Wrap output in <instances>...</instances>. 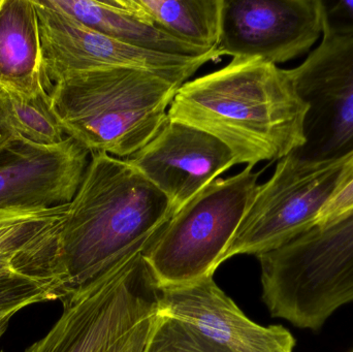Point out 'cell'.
I'll use <instances>...</instances> for the list:
<instances>
[{"instance_id": "1", "label": "cell", "mask_w": 353, "mask_h": 352, "mask_svg": "<svg viewBox=\"0 0 353 352\" xmlns=\"http://www.w3.org/2000/svg\"><path fill=\"white\" fill-rule=\"evenodd\" d=\"M306 114L288 70L259 58L236 57L181 85L168 120L215 136L236 165L254 167L302 148Z\"/></svg>"}, {"instance_id": "2", "label": "cell", "mask_w": 353, "mask_h": 352, "mask_svg": "<svg viewBox=\"0 0 353 352\" xmlns=\"http://www.w3.org/2000/svg\"><path fill=\"white\" fill-rule=\"evenodd\" d=\"M174 215L167 196L126 159L92 153L58 237L61 300L148 249Z\"/></svg>"}, {"instance_id": "3", "label": "cell", "mask_w": 353, "mask_h": 352, "mask_svg": "<svg viewBox=\"0 0 353 352\" xmlns=\"http://www.w3.org/2000/svg\"><path fill=\"white\" fill-rule=\"evenodd\" d=\"M181 85L138 68H97L70 72L50 94L66 136L90 154L132 157L168 120Z\"/></svg>"}, {"instance_id": "4", "label": "cell", "mask_w": 353, "mask_h": 352, "mask_svg": "<svg viewBox=\"0 0 353 352\" xmlns=\"http://www.w3.org/2000/svg\"><path fill=\"white\" fill-rule=\"evenodd\" d=\"M256 256L263 301L274 318L319 331L353 303V212Z\"/></svg>"}, {"instance_id": "5", "label": "cell", "mask_w": 353, "mask_h": 352, "mask_svg": "<svg viewBox=\"0 0 353 352\" xmlns=\"http://www.w3.org/2000/svg\"><path fill=\"white\" fill-rule=\"evenodd\" d=\"M263 171L218 178L170 219L143 253L159 289L213 276Z\"/></svg>"}, {"instance_id": "6", "label": "cell", "mask_w": 353, "mask_h": 352, "mask_svg": "<svg viewBox=\"0 0 353 352\" xmlns=\"http://www.w3.org/2000/svg\"><path fill=\"white\" fill-rule=\"evenodd\" d=\"M143 253L128 256L94 282L62 299L59 320L25 352H107L157 313L159 289Z\"/></svg>"}, {"instance_id": "7", "label": "cell", "mask_w": 353, "mask_h": 352, "mask_svg": "<svg viewBox=\"0 0 353 352\" xmlns=\"http://www.w3.org/2000/svg\"><path fill=\"white\" fill-rule=\"evenodd\" d=\"M346 159L310 165L290 154L278 161L271 178L257 185L221 264L276 249L315 227Z\"/></svg>"}, {"instance_id": "8", "label": "cell", "mask_w": 353, "mask_h": 352, "mask_svg": "<svg viewBox=\"0 0 353 352\" xmlns=\"http://www.w3.org/2000/svg\"><path fill=\"white\" fill-rule=\"evenodd\" d=\"M305 105V144L292 153L310 165L353 153V37L323 39L304 62L288 70Z\"/></svg>"}, {"instance_id": "9", "label": "cell", "mask_w": 353, "mask_h": 352, "mask_svg": "<svg viewBox=\"0 0 353 352\" xmlns=\"http://www.w3.org/2000/svg\"><path fill=\"white\" fill-rule=\"evenodd\" d=\"M33 2L39 17L43 76L49 92L66 74L97 68H138L183 85L205 64L221 59L217 49L201 57H185L132 47L45 6L41 0Z\"/></svg>"}, {"instance_id": "10", "label": "cell", "mask_w": 353, "mask_h": 352, "mask_svg": "<svg viewBox=\"0 0 353 352\" xmlns=\"http://www.w3.org/2000/svg\"><path fill=\"white\" fill-rule=\"evenodd\" d=\"M321 35L319 0H223L217 51L277 65L308 53Z\"/></svg>"}, {"instance_id": "11", "label": "cell", "mask_w": 353, "mask_h": 352, "mask_svg": "<svg viewBox=\"0 0 353 352\" xmlns=\"http://www.w3.org/2000/svg\"><path fill=\"white\" fill-rule=\"evenodd\" d=\"M89 154L70 136L55 145L20 136L0 152V210L70 204L86 173Z\"/></svg>"}, {"instance_id": "12", "label": "cell", "mask_w": 353, "mask_h": 352, "mask_svg": "<svg viewBox=\"0 0 353 352\" xmlns=\"http://www.w3.org/2000/svg\"><path fill=\"white\" fill-rule=\"evenodd\" d=\"M126 161L167 196L175 214L236 165L232 151L221 141L170 120L146 146Z\"/></svg>"}, {"instance_id": "13", "label": "cell", "mask_w": 353, "mask_h": 352, "mask_svg": "<svg viewBox=\"0 0 353 352\" xmlns=\"http://www.w3.org/2000/svg\"><path fill=\"white\" fill-rule=\"evenodd\" d=\"M157 312L190 324L230 352H294L296 347L288 329L261 326L247 318L213 276L159 289Z\"/></svg>"}, {"instance_id": "14", "label": "cell", "mask_w": 353, "mask_h": 352, "mask_svg": "<svg viewBox=\"0 0 353 352\" xmlns=\"http://www.w3.org/2000/svg\"><path fill=\"white\" fill-rule=\"evenodd\" d=\"M0 88L23 97L47 90L33 0H0Z\"/></svg>"}, {"instance_id": "15", "label": "cell", "mask_w": 353, "mask_h": 352, "mask_svg": "<svg viewBox=\"0 0 353 352\" xmlns=\"http://www.w3.org/2000/svg\"><path fill=\"white\" fill-rule=\"evenodd\" d=\"M45 6L70 14L91 29L120 43L157 53L201 57L216 49H203L185 43L140 20L118 0H41Z\"/></svg>"}, {"instance_id": "16", "label": "cell", "mask_w": 353, "mask_h": 352, "mask_svg": "<svg viewBox=\"0 0 353 352\" xmlns=\"http://www.w3.org/2000/svg\"><path fill=\"white\" fill-rule=\"evenodd\" d=\"M68 207L0 210V260L18 262L37 276H53L58 236Z\"/></svg>"}, {"instance_id": "17", "label": "cell", "mask_w": 353, "mask_h": 352, "mask_svg": "<svg viewBox=\"0 0 353 352\" xmlns=\"http://www.w3.org/2000/svg\"><path fill=\"white\" fill-rule=\"evenodd\" d=\"M124 8L171 37L217 49L223 0H118Z\"/></svg>"}, {"instance_id": "18", "label": "cell", "mask_w": 353, "mask_h": 352, "mask_svg": "<svg viewBox=\"0 0 353 352\" xmlns=\"http://www.w3.org/2000/svg\"><path fill=\"white\" fill-rule=\"evenodd\" d=\"M6 92L14 128L21 136L41 145L58 144L65 138L49 91L45 89L32 97Z\"/></svg>"}, {"instance_id": "19", "label": "cell", "mask_w": 353, "mask_h": 352, "mask_svg": "<svg viewBox=\"0 0 353 352\" xmlns=\"http://www.w3.org/2000/svg\"><path fill=\"white\" fill-rule=\"evenodd\" d=\"M60 285L55 279L23 272L0 275V313L20 312L28 306L61 300Z\"/></svg>"}, {"instance_id": "20", "label": "cell", "mask_w": 353, "mask_h": 352, "mask_svg": "<svg viewBox=\"0 0 353 352\" xmlns=\"http://www.w3.org/2000/svg\"><path fill=\"white\" fill-rule=\"evenodd\" d=\"M143 352H230L182 320L157 312Z\"/></svg>"}, {"instance_id": "21", "label": "cell", "mask_w": 353, "mask_h": 352, "mask_svg": "<svg viewBox=\"0 0 353 352\" xmlns=\"http://www.w3.org/2000/svg\"><path fill=\"white\" fill-rule=\"evenodd\" d=\"M353 212V153L347 157L337 187L319 216L315 227H327Z\"/></svg>"}, {"instance_id": "22", "label": "cell", "mask_w": 353, "mask_h": 352, "mask_svg": "<svg viewBox=\"0 0 353 352\" xmlns=\"http://www.w3.org/2000/svg\"><path fill=\"white\" fill-rule=\"evenodd\" d=\"M323 39L353 37V1L319 0Z\"/></svg>"}, {"instance_id": "23", "label": "cell", "mask_w": 353, "mask_h": 352, "mask_svg": "<svg viewBox=\"0 0 353 352\" xmlns=\"http://www.w3.org/2000/svg\"><path fill=\"white\" fill-rule=\"evenodd\" d=\"M157 313L137 324L128 334L124 335L107 352H143L152 330Z\"/></svg>"}, {"instance_id": "24", "label": "cell", "mask_w": 353, "mask_h": 352, "mask_svg": "<svg viewBox=\"0 0 353 352\" xmlns=\"http://www.w3.org/2000/svg\"><path fill=\"white\" fill-rule=\"evenodd\" d=\"M20 136L12 122L6 90L0 88V152Z\"/></svg>"}, {"instance_id": "25", "label": "cell", "mask_w": 353, "mask_h": 352, "mask_svg": "<svg viewBox=\"0 0 353 352\" xmlns=\"http://www.w3.org/2000/svg\"><path fill=\"white\" fill-rule=\"evenodd\" d=\"M18 313L17 311H6L0 313V339L3 336L4 333L8 331V326H10V320L14 318L16 314ZM0 352H4L0 351Z\"/></svg>"}, {"instance_id": "26", "label": "cell", "mask_w": 353, "mask_h": 352, "mask_svg": "<svg viewBox=\"0 0 353 352\" xmlns=\"http://www.w3.org/2000/svg\"><path fill=\"white\" fill-rule=\"evenodd\" d=\"M352 352H353V349H352Z\"/></svg>"}]
</instances>
